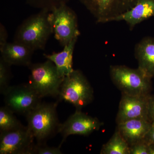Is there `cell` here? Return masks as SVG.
Instances as JSON below:
<instances>
[{
	"label": "cell",
	"mask_w": 154,
	"mask_h": 154,
	"mask_svg": "<svg viewBox=\"0 0 154 154\" xmlns=\"http://www.w3.org/2000/svg\"><path fill=\"white\" fill-rule=\"evenodd\" d=\"M28 5L40 11L44 10L51 12L53 9L64 4L69 0H25Z\"/></svg>",
	"instance_id": "obj_19"
},
{
	"label": "cell",
	"mask_w": 154,
	"mask_h": 154,
	"mask_svg": "<svg viewBox=\"0 0 154 154\" xmlns=\"http://www.w3.org/2000/svg\"><path fill=\"white\" fill-rule=\"evenodd\" d=\"M138 68L151 78L154 77V38L146 37L135 46Z\"/></svg>",
	"instance_id": "obj_15"
},
{
	"label": "cell",
	"mask_w": 154,
	"mask_h": 154,
	"mask_svg": "<svg viewBox=\"0 0 154 154\" xmlns=\"http://www.w3.org/2000/svg\"><path fill=\"white\" fill-rule=\"evenodd\" d=\"M78 38H74L69 44L64 46L63 49L60 52L44 54V56L47 60L54 63L59 75L63 79L74 70L73 56Z\"/></svg>",
	"instance_id": "obj_16"
},
{
	"label": "cell",
	"mask_w": 154,
	"mask_h": 154,
	"mask_svg": "<svg viewBox=\"0 0 154 154\" xmlns=\"http://www.w3.org/2000/svg\"><path fill=\"white\" fill-rule=\"evenodd\" d=\"M49 19L53 33L63 47L80 36L76 14L67 4L50 12Z\"/></svg>",
	"instance_id": "obj_6"
},
{
	"label": "cell",
	"mask_w": 154,
	"mask_h": 154,
	"mask_svg": "<svg viewBox=\"0 0 154 154\" xmlns=\"http://www.w3.org/2000/svg\"><path fill=\"white\" fill-rule=\"evenodd\" d=\"M58 102H42L25 115L27 126L37 143H46L47 140L58 133L61 124L57 111Z\"/></svg>",
	"instance_id": "obj_2"
},
{
	"label": "cell",
	"mask_w": 154,
	"mask_h": 154,
	"mask_svg": "<svg viewBox=\"0 0 154 154\" xmlns=\"http://www.w3.org/2000/svg\"><path fill=\"white\" fill-rule=\"evenodd\" d=\"M28 84L42 98L57 97L63 79L58 74L55 65L47 60L43 63H31Z\"/></svg>",
	"instance_id": "obj_5"
},
{
	"label": "cell",
	"mask_w": 154,
	"mask_h": 154,
	"mask_svg": "<svg viewBox=\"0 0 154 154\" xmlns=\"http://www.w3.org/2000/svg\"><path fill=\"white\" fill-rule=\"evenodd\" d=\"M49 13L42 10L25 19L16 30L14 41L25 45L34 51L44 50L53 33Z\"/></svg>",
	"instance_id": "obj_1"
},
{
	"label": "cell",
	"mask_w": 154,
	"mask_h": 154,
	"mask_svg": "<svg viewBox=\"0 0 154 154\" xmlns=\"http://www.w3.org/2000/svg\"><path fill=\"white\" fill-rule=\"evenodd\" d=\"M111 81L122 94L143 96L150 95L152 78L138 68L131 69L124 65L110 67Z\"/></svg>",
	"instance_id": "obj_3"
},
{
	"label": "cell",
	"mask_w": 154,
	"mask_h": 154,
	"mask_svg": "<svg viewBox=\"0 0 154 154\" xmlns=\"http://www.w3.org/2000/svg\"><path fill=\"white\" fill-rule=\"evenodd\" d=\"M130 154H149V145L144 140L130 146Z\"/></svg>",
	"instance_id": "obj_22"
},
{
	"label": "cell",
	"mask_w": 154,
	"mask_h": 154,
	"mask_svg": "<svg viewBox=\"0 0 154 154\" xmlns=\"http://www.w3.org/2000/svg\"><path fill=\"white\" fill-rule=\"evenodd\" d=\"M149 145V154H154V144Z\"/></svg>",
	"instance_id": "obj_26"
},
{
	"label": "cell",
	"mask_w": 154,
	"mask_h": 154,
	"mask_svg": "<svg viewBox=\"0 0 154 154\" xmlns=\"http://www.w3.org/2000/svg\"><path fill=\"white\" fill-rule=\"evenodd\" d=\"M101 154H130V146L116 129L108 142L102 146Z\"/></svg>",
	"instance_id": "obj_17"
},
{
	"label": "cell",
	"mask_w": 154,
	"mask_h": 154,
	"mask_svg": "<svg viewBox=\"0 0 154 154\" xmlns=\"http://www.w3.org/2000/svg\"><path fill=\"white\" fill-rule=\"evenodd\" d=\"M14 112L5 105L0 108V132L9 131L23 126L14 115Z\"/></svg>",
	"instance_id": "obj_18"
},
{
	"label": "cell",
	"mask_w": 154,
	"mask_h": 154,
	"mask_svg": "<svg viewBox=\"0 0 154 154\" xmlns=\"http://www.w3.org/2000/svg\"><path fill=\"white\" fill-rule=\"evenodd\" d=\"M151 124L146 119H131L117 124L116 129L131 146L144 140Z\"/></svg>",
	"instance_id": "obj_14"
},
{
	"label": "cell",
	"mask_w": 154,
	"mask_h": 154,
	"mask_svg": "<svg viewBox=\"0 0 154 154\" xmlns=\"http://www.w3.org/2000/svg\"><path fill=\"white\" fill-rule=\"evenodd\" d=\"M98 23L113 22L133 7L137 0H79Z\"/></svg>",
	"instance_id": "obj_8"
},
{
	"label": "cell",
	"mask_w": 154,
	"mask_h": 154,
	"mask_svg": "<svg viewBox=\"0 0 154 154\" xmlns=\"http://www.w3.org/2000/svg\"><path fill=\"white\" fill-rule=\"evenodd\" d=\"M5 106L14 113L26 115L42 103V98L28 83L10 86L3 94Z\"/></svg>",
	"instance_id": "obj_7"
},
{
	"label": "cell",
	"mask_w": 154,
	"mask_h": 154,
	"mask_svg": "<svg viewBox=\"0 0 154 154\" xmlns=\"http://www.w3.org/2000/svg\"><path fill=\"white\" fill-rule=\"evenodd\" d=\"M144 140L148 144H154V121L152 122L150 128Z\"/></svg>",
	"instance_id": "obj_25"
},
{
	"label": "cell",
	"mask_w": 154,
	"mask_h": 154,
	"mask_svg": "<svg viewBox=\"0 0 154 154\" xmlns=\"http://www.w3.org/2000/svg\"><path fill=\"white\" fill-rule=\"evenodd\" d=\"M57 98L59 102H68L82 110L94 100V90L82 72L74 69L64 78Z\"/></svg>",
	"instance_id": "obj_4"
},
{
	"label": "cell",
	"mask_w": 154,
	"mask_h": 154,
	"mask_svg": "<svg viewBox=\"0 0 154 154\" xmlns=\"http://www.w3.org/2000/svg\"><path fill=\"white\" fill-rule=\"evenodd\" d=\"M149 119L151 122L154 121V96H150L149 101Z\"/></svg>",
	"instance_id": "obj_24"
},
{
	"label": "cell",
	"mask_w": 154,
	"mask_h": 154,
	"mask_svg": "<svg viewBox=\"0 0 154 154\" xmlns=\"http://www.w3.org/2000/svg\"><path fill=\"white\" fill-rule=\"evenodd\" d=\"M11 66L0 57V93L2 95L10 86V82L12 76Z\"/></svg>",
	"instance_id": "obj_20"
},
{
	"label": "cell",
	"mask_w": 154,
	"mask_h": 154,
	"mask_svg": "<svg viewBox=\"0 0 154 154\" xmlns=\"http://www.w3.org/2000/svg\"><path fill=\"white\" fill-rule=\"evenodd\" d=\"M102 125L97 118L92 117L82 110H76L63 123H61L58 133L62 136L59 146L61 147L67 138L71 135L88 136L98 130Z\"/></svg>",
	"instance_id": "obj_10"
},
{
	"label": "cell",
	"mask_w": 154,
	"mask_h": 154,
	"mask_svg": "<svg viewBox=\"0 0 154 154\" xmlns=\"http://www.w3.org/2000/svg\"><path fill=\"white\" fill-rule=\"evenodd\" d=\"M154 17V0H137L133 7L113 19V21H124L129 29L134 28L144 20Z\"/></svg>",
	"instance_id": "obj_13"
},
{
	"label": "cell",
	"mask_w": 154,
	"mask_h": 154,
	"mask_svg": "<svg viewBox=\"0 0 154 154\" xmlns=\"http://www.w3.org/2000/svg\"><path fill=\"white\" fill-rule=\"evenodd\" d=\"M34 51L25 45L14 41L0 47L1 57L11 65L28 67L32 63Z\"/></svg>",
	"instance_id": "obj_12"
},
{
	"label": "cell",
	"mask_w": 154,
	"mask_h": 154,
	"mask_svg": "<svg viewBox=\"0 0 154 154\" xmlns=\"http://www.w3.org/2000/svg\"><path fill=\"white\" fill-rule=\"evenodd\" d=\"M150 96H133L122 94L116 119L117 124L131 119H144L149 121V101Z\"/></svg>",
	"instance_id": "obj_11"
},
{
	"label": "cell",
	"mask_w": 154,
	"mask_h": 154,
	"mask_svg": "<svg viewBox=\"0 0 154 154\" xmlns=\"http://www.w3.org/2000/svg\"><path fill=\"white\" fill-rule=\"evenodd\" d=\"M60 146L51 147L47 145L46 143H35L33 146L32 154H62Z\"/></svg>",
	"instance_id": "obj_21"
},
{
	"label": "cell",
	"mask_w": 154,
	"mask_h": 154,
	"mask_svg": "<svg viewBox=\"0 0 154 154\" xmlns=\"http://www.w3.org/2000/svg\"><path fill=\"white\" fill-rule=\"evenodd\" d=\"M8 33L5 27L1 23L0 24V47H2L7 42Z\"/></svg>",
	"instance_id": "obj_23"
},
{
	"label": "cell",
	"mask_w": 154,
	"mask_h": 154,
	"mask_svg": "<svg viewBox=\"0 0 154 154\" xmlns=\"http://www.w3.org/2000/svg\"><path fill=\"white\" fill-rule=\"evenodd\" d=\"M34 139L28 126L0 132V154H32Z\"/></svg>",
	"instance_id": "obj_9"
}]
</instances>
